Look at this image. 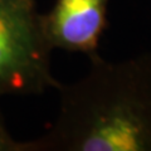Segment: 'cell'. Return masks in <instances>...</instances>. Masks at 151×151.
<instances>
[{"mask_svg":"<svg viewBox=\"0 0 151 151\" xmlns=\"http://www.w3.org/2000/svg\"><path fill=\"white\" fill-rule=\"evenodd\" d=\"M0 151H30L29 141H19L14 139L0 111Z\"/></svg>","mask_w":151,"mask_h":151,"instance_id":"277c9868","label":"cell"},{"mask_svg":"<svg viewBox=\"0 0 151 151\" xmlns=\"http://www.w3.org/2000/svg\"><path fill=\"white\" fill-rule=\"evenodd\" d=\"M52 52L35 0H0V97L57 89Z\"/></svg>","mask_w":151,"mask_h":151,"instance_id":"7a4b0ae2","label":"cell"},{"mask_svg":"<svg viewBox=\"0 0 151 151\" xmlns=\"http://www.w3.org/2000/svg\"><path fill=\"white\" fill-rule=\"evenodd\" d=\"M110 0H55L40 14L42 29L52 49L91 55L97 53L107 28Z\"/></svg>","mask_w":151,"mask_h":151,"instance_id":"3957f363","label":"cell"},{"mask_svg":"<svg viewBox=\"0 0 151 151\" xmlns=\"http://www.w3.org/2000/svg\"><path fill=\"white\" fill-rule=\"evenodd\" d=\"M88 58L83 77L57 87V117L30 151H151V53Z\"/></svg>","mask_w":151,"mask_h":151,"instance_id":"6da1fadb","label":"cell"}]
</instances>
